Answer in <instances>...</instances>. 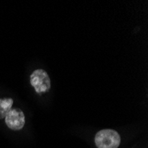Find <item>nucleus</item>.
I'll use <instances>...</instances> for the list:
<instances>
[{
  "label": "nucleus",
  "instance_id": "f257e3e1",
  "mask_svg": "<svg viewBox=\"0 0 148 148\" xmlns=\"http://www.w3.org/2000/svg\"><path fill=\"white\" fill-rule=\"evenodd\" d=\"M120 143L119 133L113 130H102L95 136V144L98 148H118Z\"/></svg>",
  "mask_w": 148,
  "mask_h": 148
},
{
  "label": "nucleus",
  "instance_id": "f03ea898",
  "mask_svg": "<svg viewBox=\"0 0 148 148\" xmlns=\"http://www.w3.org/2000/svg\"><path fill=\"white\" fill-rule=\"evenodd\" d=\"M30 84L37 93H45L51 88V80L48 74L43 69H36L30 75Z\"/></svg>",
  "mask_w": 148,
  "mask_h": 148
},
{
  "label": "nucleus",
  "instance_id": "7ed1b4c3",
  "mask_svg": "<svg viewBox=\"0 0 148 148\" xmlns=\"http://www.w3.org/2000/svg\"><path fill=\"white\" fill-rule=\"evenodd\" d=\"M5 123L8 128L13 130H21L25 124V116L23 112L19 108L11 109L5 116Z\"/></svg>",
  "mask_w": 148,
  "mask_h": 148
},
{
  "label": "nucleus",
  "instance_id": "20e7f679",
  "mask_svg": "<svg viewBox=\"0 0 148 148\" xmlns=\"http://www.w3.org/2000/svg\"><path fill=\"white\" fill-rule=\"evenodd\" d=\"M13 100L10 98H5L0 99V119L6 116L8 112L12 109Z\"/></svg>",
  "mask_w": 148,
  "mask_h": 148
}]
</instances>
